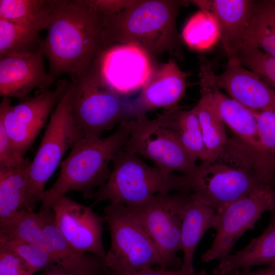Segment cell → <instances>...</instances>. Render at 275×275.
<instances>
[{
	"mask_svg": "<svg viewBox=\"0 0 275 275\" xmlns=\"http://www.w3.org/2000/svg\"><path fill=\"white\" fill-rule=\"evenodd\" d=\"M105 20L91 0H57L39 49L52 76L68 74L75 81L99 60Z\"/></svg>",
	"mask_w": 275,
	"mask_h": 275,
	"instance_id": "1",
	"label": "cell"
},
{
	"mask_svg": "<svg viewBox=\"0 0 275 275\" xmlns=\"http://www.w3.org/2000/svg\"><path fill=\"white\" fill-rule=\"evenodd\" d=\"M187 177L191 192L216 211L269 182L264 168L236 138H229L217 156L201 160L196 172Z\"/></svg>",
	"mask_w": 275,
	"mask_h": 275,
	"instance_id": "2",
	"label": "cell"
},
{
	"mask_svg": "<svg viewBox=\"0 0 275 275\" xmlns=\"http://www.w3.org/2000/svg\"><path fill=\"white\" fill-rule=\"evenodd\" d=\"M188 1H132L117 14L106 17V49L115 44H131L149 54L169 52L179 56L181 38L176 26L180 9Z\"/></svg>",
	"mask_w": 275,
	"mask_h": 275,
	"instance_id": "3",
	"label": "cell"
},
{
	"mask_svg": "<svg viewBox=\"0 0 275 275\" xmlns=\"http://www.w3.org/2000/svg\"><path fill=\"white\" fill-rule=\"evenodd\" d=\"M129 135L128 127L123 121L106 138L76 141L61 163L57 180L42 194L40 210H50L56 200L71 190L81 191L85 198H90L94 189L108 179L111 172L109 163L123 148Z\"/></svg>",
	"mask_w": 275,
	"mask_h": 275,
	"instance_id": "4",
	"label": "cell"
},
{
	"mask_svg": "<svg viewBox=\"0 0 275 275\" xmlns=\"http://www.w3.org/2000/svg\"><path fill=\"white\" fill-rule=\"evenodd\" d=\"M113 169L106 182L90 198L96 203L108 201L124 206L141 204L156 195L177 192L191 193L188 177L167 173L149 166L138 155L121 149L113 157Z\"/></svg>",
	"mask_w": 275,
	"mask_h": 275,
	"instance_id": "5",
	"label": "cell"
},
{
	"mask_svg": "<svg viewBox=\"0 0 275 275\" xmlns=\"http://www.w3.org/2000/svg\"><path fill=\"white\" fill-rule=\"evenodd\" d=\"M99 61L84 76L71 81L76 141L101 138L116 124L130 118L129 99L108 85L101 74Z\"/></svg>",
	"mask_w": 275,
	"mask_h": 275,
	"instance_id": "6",
	"label": "cell"
},
{
	"mask_svg": "<svg viewBox=\"0 0 275 275\" xmlns=\"http://www.w3.org/2000/svg\"><path fill=\"white\" fill-rule=\"evenodd\" d=\"M104 212L111 237L104 258L109 275H130L154 266L164 268L153 241L125 206L110 203Z\"/></svg>",
	"mask_w": 275,
	"mask_h": 275,
	"instance_id": "7",
	"label": "cell"
},
{
	"mask_svg": "<svg viewBox=\"0 0 275 275\" xmlns=\"http://www.w3.org/2000/svg\"><path fill=\"white\" fill-rule=\"evenodd\" d=\"M191 194H161L141 204L125 206L152 240L168 269L179 270L183 265L176 253L180 250L183 218Z\"/></svg>",
	"mask_w": 275,
	"mask_h": 275,
	"instance_id": "8",
	"label": "cell"
},
{
	"mask_svg": "<svg viewBox=\"0 0 275 275\" xmlns=\"http://www.w3.org/2000/svg\"><path fill=\"white\" fill-rule=\"evenodd\" d=\"M72 85L68 88L52 113L28 174L26 210L34 211L41 201L45 186L66 152L76 141L72 116Z\"/></svg>",
	"mask_w": 275,
	"mask_h": 275,
	"instance_id": "9",
	"label": "cell"
},
{
	"mask_svg": "<svg viewBox=\"0 0 275 275\" xmlns=\"http://www.w3.org/2000/svg\"><path fill=\"white\" fill-rule=\"evenodd\" d=\"M125 121L129 135L123 149L150 160L167 173L190 177L196 172V159L159 115L153 120L141 115Z\"/></svg>",
	"mask_w": 275,
	"mask_h": 275,
	"instance_id": "10",
	"label": "cell"
},
{
	"mask_svg": "<svg viewBox=\"0 0 275 275\" xmlns=\"http://www.w3.org/2000/svg\"><path fill=\"white\" fill-rule=\"evenodd\" d=\"M273 202V188L266 186L217 210L213 227L215 237L210 248L202 256V261H220L229 256L239 237L254 227L264 212L271 211Z\"/></svg>",
	"mask_w": 275,
	"mask_h": 275,
	"instance_id": "11",
	"label": "cell"
},
{
	"mask_svg": "<svg viewBox=\"0 0 275 275\" xmlns=\"http://www.w3.org/2000/svg\"><path fill=\"white\" fill-rule=\"evenodd\" d=\"M54 222L67 242L81 253L88 252L104 259L102 243L103 218L90 207L82 205L64 196L51 207Z\"/></svg>",
	"mask_w": 275,
	"mask_h": 275,
	"instance_id": "12",
	"label": "cell"
},
{
	"mask_svg": "<svg viewBox=\"0 0 275 275\" xmlns=\"http://www.w3.org/2000/svg\"><path fill=\"white\" fill-rule=\"evenodd\" d=\"M101 74L108 85L125 97L141 90L154 69L148 53L131 44H120L108 48L99 61Z\"/></svg>",
	"mask_w": 275,
	"mask_h": 275,
	"instance_id": "13",
	"label": "cell"
},
{
	"mask_svg": "<svg viewBox=\"0 0 275 275\" xmlns=\"http://www.w3.org/2000/svg\"><path fill=\"white\" fill-rule=\"evenodd\" d=\"M40 50L0 57V95L25 99L35 89H48L55 78L45 70Z\"/></svg>",
	"mask_w": 275,
	"mask_h": 275,
	"instance_id": "14",
	"label": "cell"
},
{
	"mask_svg": "<svg viewBox=\"0 0 275 275\" xmlns=\"http://www.w3.org/2000/svg\"><path fill=\"white\" fill-rule=\"evenodd\" d=\"M189 75L173 59L155 68L138 96L129 100L130 118L159 108L167 109L177 106L184 95Z\"/></svg>",
	"mask_w": 275,
	"mask_h": 275,
	"instance_id": "15",
	"label": "cell"
},
{
	"mask_svg": "<svg viewBox=\"0 0 275 275\" xmlns=\"http://www.w3.org/2000/svg\"><path fill=\"white\" fill-rule=\"evenodd\" d=\"M214 78L220 89L251 111L275 113V90L238 59L228 60L225 70Z\"/></svg>",
	"mask_w": 275,
	"mask_h": 275,
	"instance_id": "16",
	"label": "cell"
},
{
	"mask_svg": "<svg viewBox=\"0 0 275 275\" xmlns=\"http://www.w3.org/2000/svg\"><path fill=\"white\" fill-rule=\"evenodd\" d=\"M209 85L213 101L225 125L254 155L269 177L272 178L275 175V162L262 147L255 112L222 92L214 77L210 80Z\"/></svg>",
	"mask_w": 275,
	"mask_h": 275,
	"instance_id": "17",
	"label": "cell"
},
{
	"mask_svg": "<svg viewBox=\"0 0 275 275\" xmlns=\"http://www.w3.org/2000/svg\"><path fill=\"white\" fill-rule=\"evenodd\" d=\"M254 1H204L202 10L211 12L218 24L220 40L228 60L237 59L251 16Z\"/></svg>",
	"mask_w": 275,
	"mask_h": 275,
	"instance_id": "18",
	"label": "cell"
},
{
	"mask_svg": "<svg viewBox=\"0 0 275 275\" xmlns=\"http://www.w3.org/2000/svg\"><path fill=\"white\" fill-rule=\"evenodd\" d=\"M216 215V211L212 206L192 193L185 208L181 230L180 250L183 254L182 269L195 270V251L206 232L213 228Z\"/></svg>",
	"mask_w": 275,
	"mask_h": 275,
	"instance_id": "19",
	"label": "cell"
},
{
	"mask_svg": "<svg viewBox=\"0 0 275 275\" xmlns=\"http://www.w3.org/2000/svg\"><path fill=\"white\" fill-rule=\"evenodd\" d=\"M68 85L66 81L60 80L54 89L40 91L35 96L26 98L15 105H12L7 98V108L18 123L37 137Z\"/></svg>",
	"mask_w": 275,
	"mask_h": 275,
	"instance_id": "20",
	"label": "cell"
},
{
	"mask_svg": "<svg viewBox=\"0 0 275 275\" xmlns=\"http://www.w3.org/2000/svg\"><path fill=\"white\" fill-rule=\"evenodd\" d=\"M260 265L275 266V219L273 218L260 236L252 239L243 249L219 261L212 273H227Z\"/></svg>",
	"mask_w": 275,
	"mask_h": 275,
	"instance_id": "21",
	"label": "cell"
},
{
	"mask_svg": "<svg viewBox=\"0 0 275 275\" xmlns=\"http://www.w3.org/2000/svg\"><path fill=\"white\" fill-rule=\"evenodd\" d=\"M199 78L201 97L195 107L208 159H211L221 152L229 138L226 134L225 124L213 101L208 77L205 73H200Z\"/></svg>",
	"mask_w": 275,
	"mask_h": 275,
	"instance_id": "22",
	"label": "cell"
},
{
	"mask_svg": "<svg viewBox=\"0 0 275 275\" xmlns=\"http://www.w3.org/2000/svg\"><path fill=\"white\" fill-rule=\"evenodd\" d=\"M158 115L194 158L201 160L208 159L195 107L189 110H183L176 106L166 109Z\"/></svg>",
	"mask_w": 275,
	"mask_h": 275,
	"instance_id": "23",
	"label": "cell"
},
{
	"mask_svg": "<svg viewBox=\"0 0 275 275\" xmlns=\"http://www.w3.org/2000/svg\"><path fill=\"white\" fill-rule=\"evenodd\" d=\"M31 163L26 159L18 167H0V223L15 212L26 209Z\"/></svg>",
	"mask_w": 275,
	"mask_h": 275,
	"instance_id": "24",
	"label": "cell"
},
{
	"mask_svg": "<svg viewBox=\"0 0 275 275\" xmlns=\"http://www.w3.org/2000/svg\"><path fill=\"white\" fill-rule=\"evenodd\" d=\"M245 45L275 57V0L254 1L244 35Z\"/></svg>",
	"mask_w": 275,
	"mask_h": 275,
	"instance_id": "25",
	"label": "cell"
},
{
	"mask_svg": "<svg viewBox=\"0 0 275 275\" xmlns=\"http://www.w3.org/2000/svg\"><path fill=\"white\" fill-rule=\"evenodd\" d=\"M57 0H1L0 18L46 30Z\"/></svg>",
	"mask_w": 275,
	"mask_h": 275,
	"instance_id": "26",
	"label": "cell"
},
{
	"mask_svg": "<svg viewBox=\"0 0 275 275\" xmlns=\"http://www.w3.org/2000/svg\"><path fill=\"white\" fill-rule=\"evenodd\" d=\"M43 213L23 209L0 223V239L47 245L44 235Z\"/></svg>",
	"mask_w": 275,
	"mask_h": 275,
	"instance_id": "27",
	"label": "cell"
},
{
	"mask_svg": "<svg viewBox=\"0 0 275 275\" xmlns=\"http://www.w3.org/2000/svg\"><path fill=\"white\" fill-rule=\"evenodd\" d=\"M42 30L0 18V57L39 50Z\"/></svg>",
	"mask_w": 275,
	"mask_h": 275,
	"instance_id": "28",
	"label": "cell"
},
{
	"mask_svg": "<svg viewBox=\"0 0 275 275\" xmlns=\"http://www.w3.org/2000/svg\"><path fill=\"white\" fill-rule=\"evenodd\" d=\"M182 37L190 48L207 49L220 39L217 22L210 12L200 10L192 16L183 28Z\"/></svg>",
	"mask_w": 275,
	"mask_h": 275,
	"instance_id": "29",
	"label": "cell"
},
{
	"mask_svg": "<svg viewBox=\"0 0 275 275\" xmlns=\"http://www.w3.org/2000/svg\"><path fill=\"white\" fill-rule=\"evenodd\" d=\"M237 59L244 67L257 74L275 90V57L257 47L245 45Z\"/></svg>",
	"mask_w": 275,
	"mask_h": 275,
	"instance_id": "30",
	"label": "cell"
},
{
	"mask_svg": "<svg viewBox=\"0 0 275 275\" xmlns=\"http://www.w3.org/2000/svg\"><path fill=\"white\" fill-rule=\"evenodd\" d=\"M0 242L7 245L20 256L34 272L46 271L53 266L48 245H38L0 239Z\"/></svg>",
	"mask_w": 275,
	"mask_h": 275,
	"instance_id": "31",
	"label": "cell"
},
{
	"mask_svg": "<svg viewBox=\"0 0 275 275\" xmlns=\"http://www.w3.org/2000/svg\"><path fill=\"white\" fill-rule=\"evenodd\" d=\"M255 113L262 147L266 154L275 162V113Z\"/></svg>",
	"mask_w": 275,
	"mask_h": 275,
	"instance_id": "32",
	"label": "cell"
},
{
	"mask_svg": "<svg viewBox=\"0 0 275 275\" xmlns=\"http://www.w3.org/2000/svg\"><path fill=\"white\" fill-rule=\"evenodd\" d=\"M26 262L5 244L0 242V275H33Z\"/></svg>",
	"mask_w": 275,
	"mask_h": 275,
	"instance_id": "33",
	"label": "cell"
},
{
	"mask_svg": "<svg viewBox=\"0 0 275 275\" xmlns=\"http://www.w3.org/2000/svg\"><path fill=\"white\" fill-rule=\"evenodd\" d=\"M25 159L14 148L3 124L0 123V167H18L23 163Z\"/></svg>",
	"mask_w": 275,
	"mask_h": 275,
	"instance_id": "34",
	"label": "cell"
},
{
	"mask_svg": "<svg viewBox=\"0 0 275 275\" xmlns=\"http://www.w3.org/2000/svg\"><path fill=\"white\" fill-rule=\"evenodd\" d=\"M97 9L106 17L113 16L130 5L132 1L91 0Z\"/></svg>",
	"mask_w": 275,
	"mask_h": 275,
	"instance_id": "35",
	"label": "cell"
},
{
	"mask_svg": "<svg viewBox=\"0 0 275 275\" xmlns=\"http://www.w3.org/2000/svg\"><path fill=\"white\" fill-rule=\"evenodd\" d=\"M107 268L90 270H75L53 265L40 275H108Z\"/></svg>",
	"mask_w": 275,
	"mask_h": 275,
	"instance_id": "36",
	"label": "cell"
},
{
	"mask_svg": "<svg viewBox=\"0 0 275 275\" xmlns=\"http://www.w3.org/2000/svg\"><path fill=\"white\" fill-rule=\"evenodd\" d=\"M211 275H275V266L255 270L246 269L224 273H212Z\"/></svg>",
	"mask_w": 275,
	"mask_h": 275,
	"instance_id": "37",
	"label": "cell"
},
{
	"mask_svg": "<svg viewBox=\"0 0 275 275\" xmlns=\"http://www.w3.org/2000/svg\"><path fill=\"white\" fill-rule=\"evenodd\" d=\"M174 270L164 268L154 269L152 267L142 269L130 275H174Z\"/></svg>",
	"mask_w": 275,
	"mask_h": 275,
	"instance_id": "38",
	"label": "cell"
},
{
	"mask_svg": "<svg viewBox=\"0 0 275 275\" xmlns=\"http://www.w3.org/2000/svg\"><path fill=\"white\" fill-rule=\"evenodd\" d=\"M174 275H207L204 270H201L199 271H187L183 269L175 270Z\"/></svg>",
	"mask_w": 275,
	"mask_h": 275,
	"instance_id": "39",
	"label": "cell"
},
{
	"mask_svg": "<svg viewBox=\"0 0 275 275\" xmlns=\"http://www.w3.org/2000/svg\"><path fill=\"white\" fill-rule=\"evenodd\" d=\"M273 202L272 208L271 210V212L272 213V218L275 219V189H274L273 188Z\"/></svg>",
	"mask_w": 275,
	"mask_h": 275,
	"instance_id": "40",
	"label": "cell"
}]
</instances>
